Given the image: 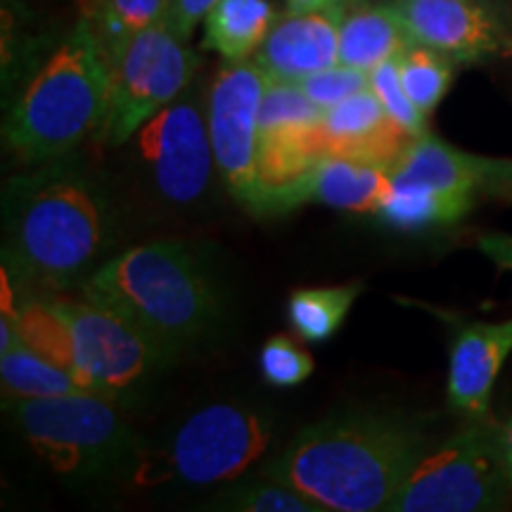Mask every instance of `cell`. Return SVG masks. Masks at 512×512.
<instances>
[{
    "label": "cell",
    "mask_w": 512,
    "mask_h": 512,
    "mask_svg": "<svg viewBox=\"0 0 512 512\" xmlns=\"http://www.w3.org/2000/svg\"><path fill=\"white\" fill-rule=\"evenodd\" d=\"M432 448L425 422L392 408L354 406L325 415L264 465L323 512L387 510Z\"/></svg>",
    "instance_id": "cell-1"
},
{
    "label": "cell",
    "mask_w": 512,
    "mask_h": 512,
    "mask_svg": "<svg viewBox=\"0 0 512 512\" xmlns=\"http://www.w3.org/2000/svg\"><path fill=\"white\" fill-rule=\"evenodd\" d=\"M114 219L100 183L62 162L41 164L5 192V268L46 292L74 290L105 264Z\"/></svg>",
    "instance_id": "cell-2"
},
{
    "label": "cell",
    "mask_w": 512,
    "mask_h": 512,
    "mask_svg": "<svg viewBox=\"0 0 512 512\" xmlns=\"http://www.w3.org/2000/svg\"><path fill=\"white\" fill-rule=\"evenodd\" d=\"M81 292L131 320L166 356L207 335L221 311L207 268L178 240L145 242L112 256Z\"/></svg>",
    "instance_id": "cell-3"
},
{
    "label": "cell",
    "mask_w": 512,
    "mask_h": 512,
    "mask_svg": "<svg viewBox=\"0 0 512 512\" xmlns=\"http://www.w3.org/2000/svg\"><path fill=\"white\" fill-rule=\"evenodd\" d=\"M110 64L93 29L79 17L19 95L5 121V143L22 164L64 159L88 136L95 138L105 114Z\"/></svg>",
    "instance_id": "cell-4"
},
{
    "label": "cell",
    "mask_w": 512,
    "mask_h": 512,
    "mask_svg": "<svg viewBox=\"0 0 512 512\" xmlns=\"http://www.w3.org/2000/svg\"><path fill=\"white\" fill-rule=\"evenodd\" d=\"M112 396L69 392L57 396H10L8 411L31 451L57 475L88 479L136 460L140 441Z\"/></svg>",
    "instance_id": "cell-5"
},
{
    "label": "cell",
    "mask_w": 512,
    "mask_h": 512,
    "mask_svg": "<svg viewBox=\"0 0 512 512\" xmlns=\"http://www.w3.org/2000/svg\"><path fill=\"white\" fill-rule=\"evenodd\" d=\"M271 439L273 425L264 413L211 403L192 413L162 448H140L131 477L140 486L230 484L264 458Z\"/></svg>",
    "instance_id": "cell-6"
},
{
    "label": "cell",
    "mask_w": 512,
    "mask_h": 512,
    "mask_svg": "<svg viewBox=\"0 0 512 512\" xmlns=\"http://www.w3.org/2000/svg\"><path fill=\"white\" fill-rule=\"evenodd\" d=\"M512 484L498 444V422L470 418L413 467L389 503L392 512H482L505 510Z\"/></svg>",
    "instance_id": "cell-7"
},
{
    "label": "cell",
    "mask_w": 512,
    "mask_h": 512,
    "mask_svg": "<svg viewBox=\"0 0 512 512\" xmlns=\"http://www.w3.org/2000/svg\"><path fill=\"white\" fill-rule=\"evenodd\" d=\"M200 64V55L166 19L140 31L110 62L105 114L95 140L107 147L128 143L140 126L181 98Z\"/></svg>",
    "instance_id": "cell-8"
},
{
    "label": "cell",
    "mask_w": 512,
    "mask_h": 512,
    "mask_svg": "<svg viewBox=\"0 0 512 512\" xmlns=\"http://www.w3.org/2000/svg\"><path fill=\"white\" fill-rule=\"evenodd\" d=\"M67 332L69 373L88 392L124 401L162 368L166 356L110 306L86 297H48Z\"/></svg>",
    "instance_id": "cell-9"
},
{
    "label": "cell",
    "mask_w": 512,
    "mask_h": 512,
    "mask_svg": "<svg viewBox=\"0 0 512 512\" xmlns=\"http://www.w3.org/2000/svg\"><path fill=\"white\" fill-rule=\"evenodd\" d=\"M268 76L254 60L226 62L207 95V126L216 171L240 204L252 211L261 192L256 171L259 112Z\"/></svg>",
    "instance_id": "cell-10"
},
{
    "label": "cell",
    "mask_w": 512,
    "mask_h": 512,
    "mask_svg": "<svg viewBox=\"0 0 512 512\" xmlns=\"http://www.w3.org/2000/svg\"><path fill=\"white\" fill-rule=\"evenodd\" d=\"M133 138L164 200L192 204L207 192L216 166L207 107L202 110L192 98H176Z\"/></svg>",
    "instance_id": "cell-11"
},
{
    "label": "cell",
    "mask_w": 512,
    "mask_h": 512,
    "mask_svg": "<svg viewBox=\"0 0 512 512\" xmlns=\"http://www.w3.org/2000/svg\"><path fill=\"white\" fill-rule=\"evenodd\" d=\"M413 43L458 64L512 57V8L498 0H389Z\"/></svg>",
    "instance_id": "cell-12"
},
{
    "label": "cell",
    "mask_w": 512,
    "mask_h": 512,
    "mask_svg": "<svg viewBox=\"0 0 512 512\" xmlns=\"http://www.w3.org/2000/svg\"><path fill=\"white\" fill-rule=\"evenodd\" d=\"M323 119L325 110H320L299 83L268 79L261 100L259 147H256L259 197L266 190L292 183L294 178L313 169L320 159L328 157Z\"/></svg>",
    "instance_id": "cell-13"
},
{
    "label": "cell",
    "mask_w": 512,
    "mask_h": 512,
    "mask_svg": "<svg viewBox=\"0 0 512 512\" xmlns=\"http://www.w3.org/2000/svg\"><path fill=\"white\" fill-rule=\"evenodd\" d=\"M387 190L389 169L384 166L328 155L292 183L266 190L252 214L280 216L304 204H325L332 209L377 216Z\"/></svg>",
    "instance_id": "cell-14"
},
{
    "label": "cell",
    "mask_w": 512,
    "mask_h": 512,
    "mask_svg": "<svg viewBox=\"0 0 512 512\" xmlns=\"http://www.w3.org/2000/svg\"><path fill=\"white\" fill-rule=\"evenodd\" d=\"M512 354V318L501 323H467L456 330L448 354V403L463 418L489 415L491 394L503 363Z\"/></svg>",
    "instance_id": "cell-15"
},
{
    "label": "cell",
    "mask_w": 512,
    "mask_h": 512,
    "mask_svg": "<svg viewBox=\"0 0 512 512\" xmlns=\"http://www.w3.org/2000/svg\"><path fill=\"white\" fill-rule=\"evenodd\" d=\"M342 8L278 15L254 62L268 79L299 83L306 76L339 62V24Z\"/></svg>",
    "instance_id": "cell-16"
},
{
    "label": "cell",
    "mask_w": 512,
    "mask_h": 512,
    "mask_svg": "<svg viewBox=\"0 0 512 512\" xmlns=\"http://www.w3.org/2000/svg\"><path fill=\"white\" fill-rule=\"evenodd\" d=\"M323 128L330 157L356 159L384 169H392L413 140L389 117L370 86L325 110Z\"/></svg>",
    "instance_id": "cell-17"
},
{
    "label": "cell",
    "mask_w": 512,
    "mask_h": 512,
    "mask_svg": "<svg viewBox=\"0 0 512 512\" xmlns=\"http://www.w3.org/2000/svg\"><path fill=\"white\" fill-rule=\"evenodd\" d=\"M411 43V34L389 0H347L339 24V62L370 74L380 64L396 60Z\"/></svg>",
    "instance_id": "cell-18"
},
{
    "label": "cell",
    "mask_w": 512,
    "mask_h": 512,
    "mask_svg": "<svg viewBox=\"0 0 512 512\" xmlns=\"http://www.w3.org/2000/svg\"><path fill=\"white\" fill-rule=\"evenodd\" d=\"M0 380H3L5 394L24 396V399L83 389L69 370L57 366L55 361H50L19 337L10 313H3L0 318Z\"/></svg>",
    "instance_id": "cell-19"
},
{
    "label": "cell",
    "mask_w": 512,
    "mask_h": 512,
    "mask_svg": "<svg viewBox=\"0 0 512 512\" xmlns=\"http://www.w3.org/2000/svg\"><path fill=\"white\" fill-rule=\"evenodd\" d=\"M278 15L271 0H219L204 17L202 48L226 62L252 60Z\"/></svg>",
    "instance_id": "cell-20"
},
{
    "label": "cell",
    "mask_w": 512,
    "mask_h": 512,
    "mask_svg": "<svg viewBox=\"0 0 512 512\" xmlns=\"http://www.w3.org/2000/svg\"><path fill=\"white\" fill-rule=\"evenodd\" d=\"M171 0H81V17L93 29L107 64L131 38L164 19Z\"/></svg>",
    "instance_id": "cell-21"
},
{
    "label": "cell",
    "mask_w": 512,
    "mask_h": 512,
    "mask_svg": "<svg viewBox=\"0 0 512 512\" xmlns=\"http://www.w3.org/2000/svg\"><path fill=\"white\" fill-rule=\"evenodd\" d=\"M361 292L363 283L294 290L287 299V320L292 332L304 342H325L342 328Z\"/></svg>",
    "instance_id": "cell-22"
},
{
    "label": "cell",
    "mask_w": 512,
    "mask_h": 512,
    "mask_svg": "<svg viewBox=\"0 0 512 512\" xmlns=\"http://www.w3.org/2000/svg\"><path fill=\"white\" fill-rule=\"evenodd\" d=\"M396 62H399V76L408 98L422 114L430 117L451 88L458 62L422 43H411L396 57Z\"/></svg>",
    "instance_id": "cell-23"
},
{
    "label": "cell",
    "mask_w": 512,
    "mask_h": 512,
    "mask_svg": "<svg viewBox=\"0 0 512 512\" xmlns=\"http://www.w3.org/2000/svg\"><path fill=\"white\" fill-rule=\"evenodd\" d=\"M211 508L240 512H323L302 491L264 470L261 475H242L230 482Z\"/></svg>",
    "instance_id": "cell-24"
},
{
    "label": "cell",
    "mask_w": 512,
    "mask_h": 512,
    "mask_svg": "<svg viewBox=\"0 0 512 512\" xmlns=\"http://www.w3.org/2000/svg\"><path fill=\"white\" fill-rule=\"evenodd\" d=\"M316 368L309 351L290 335H273L259 351V370L271 387L290 389L306 382Z\"/></svg>",
    "instance_id": "cell-25"
},
{
    "label": "cell",
    "mask_w": 512,
    "mask_h": 512,
    "mask_svg": "<svg viewBox=\"0 0 512 512\" xmlns=\"http://www.w3.org/2000/svg\"><path fill=\"white\" fill-rule=\"evenodd\" d=\"M370 76V88H373L377 98L384 105V110L389 112L396 124H399L408 136L420 138L427 131V114H422L418 107L413 105V100L408 98L406 88H403L401 76H399V62L389 60L373 69Z\"/></svg>",
    "instance_id": "cell-26"
},
{
    "label": "cell",
    "mask_w": 512,
    "mask_h": 512,
    "mask_svg": "<svg viewBox=\"0 0 512 512\" xmlns=\"http://www.w3.org/2000/svg\"><path fill=\"white\" fill-rule=\"evenodd\" d=\"M299 86L320 110H330V107L339 105L351 95L366 91L370 86V76L361 69L337 62L328 69H320V72L306 76L304 81H299Z\"/></svg>",
    "instance_id": "cell-27"
},
{
    "label": "cell",
    "mask_w": 512,
    "mask_h": 512,
    "mask_svg": "<svg viewBox=\"0 0 512 512\" xmlns=\"http://www.w3.org/2000/svg\"><path fill=\"white\" fill-rule=\"evenodd\" d=\"M216 3L219 0H171L164 19L183 41H190L192 31L197 29V24L204 22V17Z\"/></svg>",
    "instance_id": "cell-28"
},
{
    "label": "cell",
    "mask_w": 512,
    "mask_h": 512,
    "mask_svg": "<svg viewBox=\"0 0 512 512\" xmlns=\"http://www.w3.org/2000/svg\"><path fill=\"white\" fill-rule=\"evenodd\" d=\"M479 249L503 271H512V235L489 233L479 238Z\"/></svg>",
    "instance_id": "cell-29"
},
{
    "label": "cell",
    "mask_w": 512,
    "mask_h": 512,
    "mask_svg": "<svg viewBox=\"0 0 512 512\" xmlns=\"http://www.w3.org/2000/svg\"><path fill=\"white\" fill-rule=\"evenodd\" d=\"M498 444H501L505 472H508V479L512 484V415L498 422Z\"/></svg>",
    "instance_id": "cell-30"
},
{
    "label": "cell",
    "mask_w": 512,
    "mask_h": 512,
    "mask_svg": "<svg viewBox=\"0 0 512 512\" xmlns=\"http://www.w3.org/2000/svg\"><path fill=\"white\" fill-rule=\"evenodd\" d=\"M287 10L292 12H318L347 5V0H285Z\"/></svg>",
    "instance_id": "cell-31"
}]
</instances>
